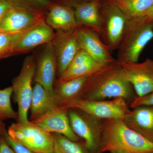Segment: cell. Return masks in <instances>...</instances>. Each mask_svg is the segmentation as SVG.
I'll list each match as a JSON object with an SVG mask.
<instances>
[{"label": "cell", "instance_id": "6da1fadb", "mask_svg": "<svg viewBox=\"0 0 153 153\" xmlns=\"http://www.w3.org/2000/svg\"><path fill=\"white\" fill-rule=\"evenodd\" d=\"M134 92L131 84L124 76L120 63L116 60L91 76L79 100L121 97L131 103L136 97Z\"/></svg>", "mask_w": 153, "mask_h": 153}, {"label": "cell", "instance_id": "7a4b0ae2", "mask_svg": "<svg viewBox=\"0 0 153 153\" xmlns=\"http://www.w3.org/2000/svg\"><path fill=\"white\" fill-rule=\"evenodd\" d=\"M103 130L97 152L153 153V142L121 120H102Z\"/></svg>", "mask_w": 153, "mask_h": 153}, {"label": "cell", "instance_id": "3957f363", "mask_svg": "<svg viewBox=\"0 0 153 153\" xmlns=\"http://www.w3.org/2000/svg\"><path fill=\"white\" fill-rule=\"evenodd\" d=\"M36 68L34 56H28L24 60L20 73L12 81L13 97L18 105L17 123L21 124H27L30 122L28 114L33 97L32 82Z\"/></svg>", "mask_w": 153, "mask_h": 153}, {"label": "cell", "instance_id": "277c9868", "mask_svg": "<svg viewBox=\"0 0 153 153\" xmlns=\"http://www.w3.org/2000/svg\"><path fill=\"white\" fill-rule=\"evenodd\" d=\"M152 39L153 24L137 26L128 21L117 49V60L120 63L137 62L145 47Z\"/></svg>", "mask_w": 153, "mask_h": 153}, {"label": "cell", "instance_id": "5b68a950", "mask_svg": "<svg viewBox=\"0 0 153 153\" xmlns=\"http://www.w3.org/2000/svg\"><path fill=\"white\" fill-rule=\"evenodd\" d=\"M7 132L12 139L34 152L53 153L52 134L31 121L25 125L13 123Z\"/></svg>", "mask_w": 153, "mask_h": 153}, {"label": "cell", "instance_id": "8992f818", "mask_svg": "<svg viewBox=\"0 0 153 153\" xmlns=\"http://www.w3.org/2000/svg\"><path fill=\"white\" fill-rule=\"evenodd\" d=\"M78 110L94 118L103 120H123L130 110L127 102L121 97L111 100H88L80 99L73 102L67 107Z\"/></svg>", "mask_w": 153, "mask_h": 153}, {"label": "cell", "instance_id": "52a82bcc", "mask_svg": "<svg viewBox=\"0 0 153 153\" xmlns=\"http://www.w3.org/2000/svg\"><path fill=\"white\" fill-rule=\"evenodd\" d=\"M68 114L73 131L84 141L88 151L98 152L103 130L102 120L79 111L70 108Z\"/></svg>", "mask_w": 153, "mask_h": 153}, {"label": "cell", "instance_id": "ba28073f", "mask_svg": "<svg viewBox=\"0 0 153 153\" xmlns=\"http://www.w3.org/2000/svg\"><path fill=\"white\" fill-rule=\"evenodd\" d=\"M102 37L111 52L117 49L124 36L129 19L114 5L108 2L100 10Z\"/></svg>", "mask_w": 153, "mask_h": 153}, {"label": "cell", "instance_id": "9c48e42d", "mask_svg": "<svg viewBox=\"0 0 153 153\" xmlns=\"http://www.w3.org/2000/svg\"><path fill=\"white\" fill-rule=\"evenodd\" d=\"M126 79L131 84L136 97L153 92V60L148 58L142 63H120Z\"/></svg>", "mask_w": 153, "mask_h": 153}, {"label": "cell", "instance_id": "30bf717a", "mask_svg": "<svg viewBox=\"0 0 153 153\" xmlns=\"http://www.w3.org/2000/svg\"><path fill=\"white\" fill-rule=\"evenodd\" d=\"M79 28L74 30L57 31L51 42L57 60L59 78L66 71L81 49L77 37Z\"/></svg>", "mask_w": 153, "mask_h": 153}, {"label": "cell", "instance_id": "8fae6325", "mask_svg": "<svg viewBox=\"0 0 153 153\" xmlns=\"http://www.w3.org/2000/svg\"><path fill=\"white\" fill-rule=\"evenodd\" d=\"M55 35L54 30L44 19H41L28 29L16 34L13 55L27 52L35 47L51 43Z\"/></svg>", "mask_w": 153, "mask_h": 153}, {"label": "cell", "instance_id": "7c38bea8", "mask_svg": "<svg viewBox=\"0 0 153 153\" xmlns=\"http://www.w3.org/2000/svg\"><path fill=\"white\" fill-rule=\"evenodd\" d=\"M43 19L42 14L23 7L20 3L13 7L0 22V32L21 33Z\"/></svg>", "mask_w": 153, "mask_h": 153}, {"label": "cell", "instance_id": "4fadbf2b", "mask_svg": "<svg viewBox=\"0 0 153 153\" xmlns=\"http://www.w3.org/2000/svg\"><path fill=\"white\" fill-rule=\"evenodd\" d=\"M68 110L56 106L32 122L49 133L60 134L71 140L79 142L81 139L74 133L71 128Z\"/></svg>", "mask_w": 153, "mask_h": 153}, {"label": "cell", "instance_id": "5bb4252c", "mask_svg": "<svg viewBox=\"0 0 153 153\" xmlns=\"http://www.w3.org/2000/svg\"><path fill=\"white\" fill-rule=\"evenodd\" d=\"M99 36L90 29L80 27L77 37L80 48L96 61L105 65L111 64L116 59L112 57L108 47Z\"/></svg>", "mask_w": 153, "mask_h": 153}, {"label": "cell", "instance_id": "9a60e30c", "mask_svg": "<svg viewBox=\"0 0 153 153\" xmlns=\"http://www.w3.org/2000/svg\"><path fill=\"white\" fill-rule=\"evenodd\" d=\"M57 62L52 43L46 44L36 62L35 81L49 92H54Z\"/></svg>", "mask_w": 153, "mask_h": 153}, {"label": "cell", "instance_id": "2e32d148", "mask_svg": "<svg viewBox=\"0 0 153 153\" xmlns=\"http://www.w3.org/2000/svg\"><path fill=\"white\" fill-rule=\"evenodd\" d=\"M93 74L76 77L67 81L57 80L54 88L57 106L68 110L67 107L70 103L79 99Z\"/></svg>", "mask_w": 153, "mask_h": 153}, {"label": "cell", "instance_id": "e0dca14e", "mask_svg": "<svg viewBox=\"0 0 153 153\" xmlns=\"http://www.w3.org/2000/svg\"><path fill=\"white\" fill-rule=\"evenodd\" d=\"M108 65L102 64L96 61L81 49L58 80L67 81L76 77L92 75Z\"/></svg>", "mask_w": 153, "mask_h": 153}, {"label": "cell", "instance_id": "ac0fdd59", "mask_svg": "<svg viewBox=\"0 0 153 153\" xmlns=\"http://www.w3.org/2000/svg\"><path fill=\"white\" fill-rule=\"evenodd\" d=\"M123 120L132 129L153 142V105L131 108Z\"/></svg>", "mask_w": 153, "mask_h": 153}, {"label": "cell", "instance_id": "d6986e66", "mask_svg": "<svg viewBox=\"0 0 153 153\" xmlns=\"http://www.w3.org/2000/svg\"><path fill=\"white\" fill-rule=\"evenodd\" d=\"M74 11L75 17L80 27L93 30L102 36V21L99 3L97 1L78 4Z\"/></svg>", "mask_w": 153, "mask_h": 153}, {"label": "cell", "instance_id": "ffe728a7", "mask_svg": "<svg viewBox=\"0 0 153 153\" xmlns=\"http://www.w3.org/2000/svg\"><path fill=\"white\" fill-rule=\"evenodd\" d=\"M45 21L57 31L74 30L81 27L76 21L74 11L66 6L53 5L50 7Z\"/></svg>", "mask_w": 153, "mask_h": 153}, {"label": "cell", "instance_id": "44dd1931", "mask_svg": "<svg viewBox=\"0 0 153 153\" xmlns=\"http://www.w3.org/2000/svg\"><path fill=\"white\" fill-rule=\"evenodd\" d=\"M57 106L56 94L49 92L42 85L36 82L33 88V95L30 105V121L38 119Z\"/></svg>", "mask_w": 153, "mask_h": 153}, {"label": "cell", "instance_id": "7402d4cb", "mask_svg": "<svg viewBox=\"0 0 153 153\" xmlns=\"http://www.w3.org/2000/svg\"><path fill=\"white\" fill-rule=\"evenodd\" d=\"M129 19L139 16L153 6V0H108Z\"/></svg>", "mask_w": 153, "mask_h": 153}, {"label": "cell", "instance_id": "603a6c76", "mask_svg": "<svg viewBox=\"0 0 153 153\" xmlns=\"http://www.w3.org/2000/svg\"><path fill=\"white\" fill-rule=\"evenodd\" d=\"M52 134L54 153H88L85 146L79 142L71 140L60 134Z\"/></svg>", "mask_w": 153, "mask_h": 153}, {"label": "cell", "instance_id": "cb8c5ba5", "mask_svg": "<svg viewBox=\"0 0 153 153\" xmlns=\"http://www.w3.org/2000/svg\"><path fill=\"white\" fill-rule=\"evenodd\" d=\"M12 86L0 90V122L8 119H18V112L13 109L11 102Z\"/></svg>", "mask_w": 153, "mask_h": 153}, {"label": "cell", "instance_id": "d4e9b609", "mask_svg": "<svg viewBox=\"0 0 153 153\" xmlns=\"http://www.w3.org/2000/svg\"><path fill=\"white\" fill-rule=\"evenodd\" d=\"M16 34L0 32V60L13 55V50Z\"/></svg>", "mask_w": 153, "mask_h": 153}, {"label": "cell", "instance_id": "484cf974", "mask_svg": "<svg viewBox=\"0 0 153 153\" xmlns=\"http://www.w3.org/2000/svg\"><path fill=\"white\" fill-rule=\"evenodd\" d=\"M129 22L137 26L153 24V6L149 10L139 16L129 19Z\"/></svg>", "mask_w": 153, "mask_h": 153}, {"label": "cell", "instance_id": "4316f807", "mask_svg": "<svg viewBox=\"0 0 153 153\" xmlns=\"http://www.w3.org/2000/svg\"><path fill=\"white\" fill-rule=\"evenodd\" d=\"M2 134L7 142L16 153H36L12 139L9 135L6 130L3 132Z\"/></svg>", "mask_w": 153, "mask_h": 153}, {"label": "cell", "instance_id": "83f0119b", "mask_svg": "<svg viewBox=\"0 0 153 153\" xmlns=\"http://www.w3.org/2000/svg\"><path fill=\"white\" fill-rule=\"evenodd\" d=\"M143 105H153V92L141 97H136L131 102L129 107L133 108Z\"/></svg>", "mask_w": 153, "mask_h": 153}, {"label": "cell", "instance_id": "f1b7e54d", "mask_svg": "<svg viewBox=\"0 0 153 153\" xmlns=\"http://www.w3.org/2000/svg\"><path fill=\"white\" fill-rule=\"evenodd\" d=\"M17 4L14 0H0V22L7 13Z\"/></svg>", "mask_w": 153, "mask_h": 153}, {"label": "cell", "instance_id": "f546056e", "mask_svg": "<svg viewBox=\"0 0 153 153\" xmlns=\"http://www.w3.org/2000/svg\"><path fill=\"white\" fill-rule=\"evenodd\" d=\"M0 153H16L7 142L2 133L0 134Z\"/></svg>", "mask_w": 153, "mask_h": 153}, {"label": "cell", "instance_id": "4dcf8cb0", "mask_svg": "<svg viewBox=\"0 0 153 153\" xmlns=\"http://www.w3.org/2000/svg\"><path fill=\"white\" fill-rule=\"evenodd\" d=\"M31 4L40 7H46L49 4L48 0H26Z\"/></svg>", "mask_w": 153, "mask_h": 153}, {"label": "cell", "instance_id": "1f68e13d", "mask_svg": "<svg viewBox=\"0 0 153 153\" xmlns=\"http://www.w3.org/2000/svg\"><path fill=\"white\" fill-rule=\"evenodd\" d=\"M5 130L4 125L3 123L0 122V134Z\"/></svg>", "mask_w": 153, "mask_h": 153}, {"label": "cell", "instance_id": "d6a6232c", "mask_svg": "<svg viewBox=\"0 0 153 153\" xmlns=\"http://www.w3.org/2000/svg\"></svg>", "mask_w": 153, "mask_h": 153}, {"label": "cell", "instance_id": "836d02e7", "mask_svg": "<svg viewBox=\"0 0 153 153\" xmlns=\"http://www.w3.org/2000/svg\"><path fill=\"white\" fill-rule=\"evenodd\" d=\"M53 153H54V152H53Z\"/></svg>", "mask_w": 153, "mask_h": 153}]
</instances>
